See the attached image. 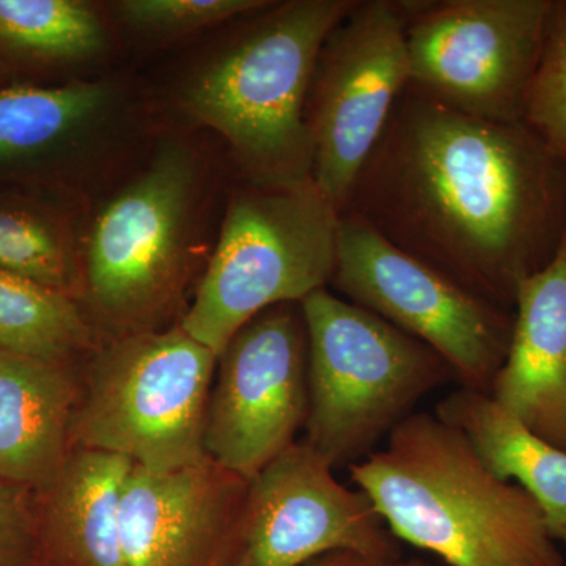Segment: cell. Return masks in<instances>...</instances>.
Segmentation results:
<instances>
[{
	"label": "cell",
	"mask_w": 566,
	"mask_h": 566,
	"mask_svg": "<svg viewBox=\"0 0 566 566\" xmlns=\"http://www.w3.org/2000/svg\"><path fill=\"white\" fill-rule=\"evenodd\" d=\"M342 211L506 312L566 237V158L409 85ZM340 211V212H342Z\"/></svg>",
	"instance_id": "1"
},
{
	"label": "cell",
	"mask_w": 566,
	"mask_h": 566,
	"mask_svg": "<svg viewBox=\"0 0 566 566\" xmlns=\"http://www.w3.org/2000/svg\"><path fill=\"white\" fill-rule=\"evenodd\" d=\"M348 469L395 538L450 566H564L534 499L436 415L412 412Z\"/></svg>",
	"instance_id": "2"
},
{
	"label": "cell",
	"mask_w": 566,
	"mask_h": 566,
	"mask_svg": "<svg viewBox=\"0 0 566 566\" xmlns=\"http://www.w3.org/2000/svg\"><path fill=\"white\" fill-rule=\"evenodd\" d=\"M356 0L271 2L191 77L186 109L229 142L245 181L311 180L305 102L324 41Z\"/></svg>",
	"instance_id": "3"
},
{
	"label": "cell",
	"mask_w": 566,
	"mask_h": 566,
	"mask_svg": "<svg viewBox=\"0 0 566 566\" xmlns=\"http://www.w3.org/2000/svg\"><path fill=\"white\" fill-rule=\"evenodd\" d=\"M340 210L314 178L245 181L227 205L218 244L180 326L221 354L253 316L327 289L337 263Z\"/></svg>",
	"instance_id": "4"
},
{
	"label": "cell",
	"mask_w": 566,
	"mask_h": 566,
	"mask_svg": "<svg viewBox=\"0 0 566 566\" xmlns=\"http://www.w3.org/2000/svg\"><path fill=\"white\" fill-rule=\"evenodd\" d=\"M301 307L308 334L304 441L334 469L349 468L453 374L430 346L327 289Z\"/></svg>",
	"instance_id": "5"
},
{
	"label": "cell",
	"mask_w": 566,
	"mask_h": 566,
	"mask_svg": "<svg viewBox=\"0 0 566 566\" xmlns=\"http://www.w3.org/2000/svg\"><path fill=\"white\" fill-rule=\"evenodd\" d=\"M218 354L178 324L115 337L93 357L71 442L172 471L207 458L203 436Z\"/></svg>",
	"instance_id": "6"
},
{
	"label": "cell",
	"mask_w": 566,
	"mask_h": 566,
	"mask_svg": "<svg viewBox=\"0 0 566 566\" xmlns=\"http://www.w3.org/2000/svg\"><path fill=\"white\" fill-rule=\"evenodd\" d=\"M196 189V161L169 145L93 222L82 296L117 337L155 329L177 300Z\"/></svg>",
	"instance_id": "7"
},
{
	"label": "cell",
	"mask_w": 566,
	"mask_h": 566,
	"mask_svg": "<svg viewBox=\"0 0 566 566\" xmlns=\"http://www.w3.org/2000/svg\"><path fill=\"white\" fill-rule=\"evenodd\" d=\"M329 286L434 349L463 387L491 392L512 340V312L395 248L346 211Z\"/></svg>",
	"instance_id": "8"
},
{
	"label": "cell",
	"mask_w": 566,
	"mask_h": 566,
	"mask_svg": "<svg viewBox=\"0 0 566 566\" xmlns=\"http://www.w3.org/2000/svg\"><path fill=\"white\" fill-rule=\"evenodd\" d=\"M553 0H403L411 87L450 109L523 123Z\"/></svg>",
	"instance_id": "9"
},
{
	"label": "cell",
	"mask_w": 566,
	"mask_h": 566,
	"mask_svg": "<svg viewBox=\"0 0 566 566\" xmlns=\"http://www.w3.org/2000/svg\"><path fill=\"white\" fill-rule=\"evenodd\" d=\"M409 84L403 0H356L324 41L305 102L312 178L338 210Z\"/></svg>",
	"instance_id": "10"
},
{
	"label": "cell",
	"mask_w": 566,
	"mask_h": 566,
	"mask_svg": "<svg viewBox=\"0 0 566 566\" xmlns=\"http://www.w3.org/2000/svg\"><path fill=\"white\" fill-rule=\"evenodd\" d=\"M308 417V334L301 303L253 316L218 356L205 453L251 482L296 442Z\"/></svg>",
	"instance_id": "11"
},
{
	"label": "cell",
	"mask_w": 566,
	"mask_h": 566,
	"mask_svg": "<svg viewBox=\"0 0 566 566\" xmlns=\"http://www.w3.org/2000/svg\"><path fill=\"white\" fill-rule=\"evenodd\" d=\"M338 551L368 564L401 557L371 502L342 485L304 439L296 441L249 482L238 566H304Z\"/></svg>",
	"instance_id": "12"
},
{
	"label": "cell",
	"mask_w": 566,
	"mask_h": 566,
	"mask_svg": "<svg viewBox=\"0 0 566 566\" xmlns=\"http://www.w3.org/2000/svg\"><path fill=\"white\" fill-rule=\"evenodd\" d=\"M248 480L210 458L150 471L133 465L122 493L126 566H238Z\"/></svg>",
	"instance_id": "13"
},
{
	"label": "cell",
	"mask_w": 566,
	"mask_h": 566,
	"mask_svg": "<svg viewBox=\"0 0 566 566\" xmlns=\"http://www.w3.org/2000/svg\"><path fill=\"white\" fill-rule=\"evenodd\" d=\"M490 395L566 450V237L554 259L517 290L512 340Z\"/></svg>",
	"instance_id": "14"
},
{
	"label": "cell",
	"mask_w": 566,
	"mask_h": 566,
	"mask_svg": "<svg viewBox=\"0 0 566 566\" xmlns=\"http://www.w3.org/2000/svg\"><path fill=\"white\" fill-rule=\"evenodd\" d=\"M80 398L70 365L0 349V480L39 493L54 482Z\"/></svg>",
	"instance_id": "15"
},
{
	"label": "cell",
	"mask_w": 566,
	"mask_h": 566,
	"mask_svg": "<svg viewBox=\"0 0 566 566\" xmlns=\"http://www.w3.org/2000/svg\"><path fill=\"white\" fill-rule=\"evenodd\" d=\"M133 461L99 450H71L41 506V566H126L120 506Z\"/></svg>",
	"instance_id": "16"
},
{
	"label": "cell",
	"mask_w": 566,
	"mask_h": 566,
	"mask_svg": "<svg viewBox=\"0 0 566 566\" xmlns=\"http://www.w3.org/2000/svg\"><path fill=\"white\" fill-rule=\"evenodd\" d=\"M434 415L469 439L495 476L515 480L542 510L551 538L566 546V450L528 430L482 390L461 387L439 401Z\"/></svg>",
	"instance_id": "17"
},
{
	"label": "cell",
	"mask_w": 566,
	"mask_h": 566,
	"mask_svg": "<svg viewBox=\"0 0 566 566\" xmlns=\"http://www.w3.org/2000/svg\"><path fill=\"white\" fill-rule=\"evenodd\" d=\"M111 99L102 82L0 87V166L31 161L91 126Z\"/></svg>",
	"instance_id": "18"
},
{
	"label": "cell",
	"mask_w": 566,
	"mask_h": 566,
	"mask_svg": "<svg viewBox=\"0 0 566 566\" xmlns=\"http://www.w3.org/2000/svg\"><path fill=\"white\" fill-rule=\"evenodd\" d=\"M95 344L76 297L0 270V349L70 365Z\"/></svg>",
	"instance_id": "19"
},
{
	"label": "cell",
	"mask_w": 566,
	"mask_h": 566,
	"mask_svg": "<svg viewBox=\"0 0 566 566\" xmlns=\"http://www.w3.org/2000/svg\"><path fill=\"white\" fill-rule=\"evenodd\" d=\"M102 18L81 0H0V52L40 63L85 61L103 51Z\"/></svg>",
	"instance_id": "20"
},
{
	"label": "cell",
	"mask_w": 566,
	"mask_h": 566,
	"mask_svg": "<svg viewBox=\"0 0 566 566\" xmlns=\"http://www.w3.org/2000/svg\"><path fill=\"white\" fill-rule=\"evenodd\" d=\"M0 270L76 300L84 293L81 255L65 223L17 197H0Z\"/></svg>",
	"instance_id": "21"
},
{
	"label": "cell",
	"mask_w": 566,
	"mask_h": 566,
	"mask_svg": "<svg viewBox=\"0 0 566 566\" xmlns=\"http://www.w3.org/2000/svg\"><path fill=\"white\" fill-rule=\"evenodd\" d=\"M524 125L566 158V0H553L531 87Z\"/></svg>",
	"instance_id": "22"
},
{
	"label": "cell",
	"mask_w": 566,
	"mask_h": 566,
	"mask_svg": "<svg viewBox=\"0 0 566 566\" xmlns=\"http://www.w3.org/2000/svg\"><path fill=\"white\" fill-rule=\"evenodd\" d=\"M268 0H125L118 14L137 31L180 35L244 18L270 6Z\"/></svg>",
	"instance_id": "23"
},
{
	"label": "cell",
	"mask_w": 566,
	"mask_h": 566,
	"mask_svg": "<svg viewBox=\"0 0 566 566\" xmlns=\"http://www.w3.org/2000/svg\"><path fill=\"white\" fill-rule=\"evenodd\" d=\"M31 493L0 480V566H41L40 516Z\"/></svg>",
	"instance_id": "24"
},
{
	"label": "cell",
	"mask_w": 566,
	"mask_h": 566,
	"mask_svg": "<svg viewBox=\"0 0 566 566\" xmlns=\"http://www.w3.org/2000/svg\"><path fill=\"white\" fill-rule=\"evenodd\" d=\"M367 560L363 557L356 556L353 553H345V551H338V553L326 554V556L315 558L311 564L304 566H368Z\"/></svg>",
	"instance_id": "25"
},
{
	"label": "cell",
	"mask_w": 566,
	"mask_h": 566,
	"mask_svg": "<svg viewBox=\"0 0 566 566\" xmlns=\"http://www.w3.org/2000/svg\"><path fill=\"white\" fill-rule=\"evenodd\" d=\"M368 566H430L427 562L420 560V558H408V560H403V558H392V560L385 562H376V564H370Z\"/></svg>",
	"instance_id": "26"
}]
</instances>
